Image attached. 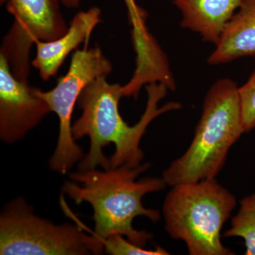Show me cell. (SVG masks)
<instances>
[{
  "instance_id": "obj_14",
  "label": "cell",
  "mask_w": 255,
  "mask_h": 255,
  "mask_svg": "<svg viewBox=\"0 0 255 255\" xmlns=\"http://www.w3.org/2000/svg\"><path fill=\"white\" fill-rule=\"evenodd\" d=\"M104 249L112 255H167L168 252L157 246L155 250H145L126 240L122 235H113L103 241Z\"/></svg>"
},
{
  "instance_id": "obj_11",
  "label": "cell",
  "mask_w": 255,
  "mask_h": 255,
  "mask_svg": "<svg viewBox=\"0 0 255 255\" xmlns=\"http://www.w3.org/2000/svg\"><path fill=\"white\" fill-rule=\"evenodd\" d=\"M254 55L255 0H244L207 61L210 65H221L242 57Z\"/></svg>"
},
{
  "instance_id": "obj_4",
  "label": "cell",
  "mask_w": 255,
  "mask_h": 255,
  "mask_svg": "<svg viewBox=\"0 0 255 255\" xmlns=\"http://www.w3.org/2000/svg\"><path fill=\"white\" fill-rule=\"evenodd\" d=\"M236 199L216 179H203L172 187L162 206L165 230L187 245L191 255H232L221 239L223 225Z\"/></svg>"
},
{
  "instance_id": "obj_7",
  "label": "cell",
  "mask_w": 255,
  "mask_h": 255,
  "mask_svg": "<svg viewBox=\"0 0 255 255\" xmlns=\"http://www.w3.org/2000/svg\"><path fill=\"white\" fill-rule=\"evenodd\" d=\"M60 0H0L14 17L3 39L0 54L4 55L13 75L28 82L30 50L37 41H52L68 29L60 8Z\"/></svg>"
},
{
  "instance_id": "obj_1",
  "label": "cell",
  "mask_w": 255,
  "mask_h": 255,
  "mask_svg": "<svg viewBox=\"0 0 255 255\" xmlns=\"http://www.w3.org/2000/svg\"><path fill=\"white\" fill-rule=\"evenodd\" d=\"M102 75L82 90L78 100L82 114L72 127L75 140L88 136V154L78 163V169L87 170L100 166L104 169L141 164L144 152L140 144L147 127L154 119L170 111L180 110L179 102H169L159 107L168 88L162 83L147 85L145 112L136 124L130 127L119 112V101L124 97L123 86L110 84Z\"/></svg>"
},
{
  "instance_id": "obj_3",
  "label": "cell",
  "mask_w": 255,
  "mask_h": 255,
  "mask_svg": "<svg viewBox=\"0 0 255 255\" xmlns=\"http://www.w3.org/2000/svg\"><path fill=\"white\" fill-rule=\"evenodd\" d=\"M238 89L228 78L209 89L189 148L162 173L167 185L215 179L219 173L230 148L246 132Z\"/></svg>"
},
{
  "instance_id": "obj_16",
  "label": "cell",
  "mask_w": 255,
  "mask_h": 255,
  "mask_svg": "<svg viewBox=\"0 0 255 255\" xmlns=\"http://www.w3.org/2000/svg\"><path fill=\"white\" fill-rule=\"evenodd\" d=\"M60 2L69 9H75L80 6L81 0H60Z\"/></svg>"
},
{
  "instance_id": "obj_5",
  "label": "cell",
  "mask_w": 255,
  "mask_h": 255,
  "mask_svg": "<svg viewBox=\"0 0 255 255\" xmlns=\"http://www.w3.org/2000/svg\"><path fill=\"white\" fill-rule=\"evenodd\" d=\"M105 253L103 242L77 225L55 224L34 214L21 196L0 215L1 255H87Z\"/></svg>"
},
{
  "instance_id": "obj_13",
  "label": "cell",
  "mask_w": 255,
  "mask_h": 255,
  "mask_svg": "<svg viewBox=\"0 0 255 255\" xmlns=\"http://www.w3.org/2000/svg\"><path fill=\"white\" fill-rule=\"evenodd\" d=\"M238 214L233 218L226 237L244 239L246 255H255V194L242 199Z\"/></svg>"
},
{
  "instance_id": "obj_2",
  "label": "cell",
  "mask_w": 255,
  "mask_h": 255,
  "mask_svg": "<svg viewBox=\"0 0 255 255\" xmlns=\"http://www.w3.org/2000/svg\"><path fill=\"white\" fill-rule=\"evenodd\" d=\"M150 167L146 162L135 167H121L97 170H80L69 174L73 182H65L62 192L80 204L87 202L93 209L94 235L103 242L113 235H122L134 244L143 248L152 235L137 231L132 221L137 216H145L152 222L160 219L158 211L146 209L142 199L149 193L165 189L162 178H137Z\"/></svg>"
},
{
  "instance_id": "obj_8",
  "label": "cell",
  "mask_w": 255,
  "mask_h": 255,
  "mask_svg": "<svg viewBox=\"0 0 255 255\" xmlns=\"http://www.w3.org/2000/svg\"><path fill=\"white\" fill-rule=\"evenodd\" d=\"M38 88L20 81L0 54V138L8 144L22 140L51 112Z\"/></svg>"
},
{
  "instance_id": "obj_9",
  "label": "cell",
  "mask_w": 255,
  "mask_h": 255,
  "mask_svg": "<svg viewBox=\"0 0 255 255\" xmlns=\"http://www.w3.org/2000/svg\"><path fill=\"white\" fill-rule=\"evenodd\" d=\"M101 14V10L97 6L80 11L74 16L63 36L54 41L36 42V54L32 65L38 69L44 81L56 75L65 58L82 42H85L87 46L94 29L102 22Z\"/></svg>"
},
{
  "instance_id": "obj_15",
  "label": "cell",
  "mask_w": 255,
  "mask_h": 255,
  "mask_svg": "<svg viewBox=\"0 0 255 255\" xmlns=\"http://www.w3.org/2000/svg\"><path fill=\"white\" fill-rule=\"evenodd\" d=\"M238 90L245 131L250 132L255 128V70Z\"/></svg>"
},
{
  "instance_id": "obj_10",
  "label": "cell",
  "mask_w": 255,
  "mask_h": 255,
  "mask_svg": "<svg viewBox=\"0 0 255 255\" xmlns=\"http://www.w3.org/2000/svg\"><path fill=\"white\" fill-rule=\"evenodd\" d=\"M244 0H173L182 15L181 26L217 45Z\"/></svg>"
},
{
  "instance_id": "obj_12",
  "label": "cell",
  "mask_w": 255,
  "mask_h": 255,
  "mask_svg": "<svg viewBox=\"0 0 255 255\" xmlns=\"http://www.w3.org/2000/svg\"><path fill=\"white\" fill-rule=\"evenodd\" d=\"M132 26V42L136 53V62L142 65L155 63L162 56V50L146 25L147 14L135 0H124Z\"/></svg>"
},
{
  "instance_id": "obj_6",
  "label": "cell",
  "mask_w": 255,
  "mask_h": 255,
  "mask_svg": "<svg viewBox=\"0 0 255 255\" xmlns=\"http://www.w3.org/2000/svg\"><path fill=\"white\" fill-rule=\"evenodd\" d=\"M113 70L110 60L100 47L78 50L73 53L67 73L60 77L56 86L37 93L49 106L59 120V133L54 152L48 162L50 169L60 174L70 172L84 158L83 150L75 142L72 131V117L82 90L98 77L108 76Z\"/></svg>"
}]
</instances>
